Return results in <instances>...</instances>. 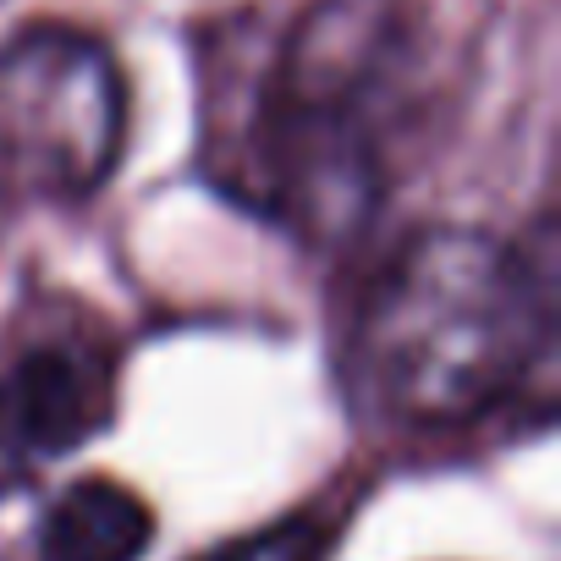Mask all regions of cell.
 Listing matches in <instances>:
<instances>
[{
    "label": "cell",
    "instance_id": "obj_1",
    "mask_svg": "<svg viewBox=\"0 0 561 561\" xmlns=\"http://www.w3.org/2000/svg\"><path fill=\"white\" fill-rule=\"evenodd\" d=\"M545 336V287L512 242L479 226H424L375 280L358 358L391 419L451 430L506 402Z\"/></svg>",
    "mask_w": 561,
    "mask_h": 561
},
{
    "label": "cell",
    "instance_id": "obj_2",
    "mask_svg": "<svg viewBox=\"0 0 561 561\" xmlns=\"http://www.w3.org/2000/svg\"><path fill=\"white\" fill-rule=\"evenodd\" d=\"M127 144L116 56L67 23H34L0 45V176L34 198H89Z\"/></svg>",
    "mask_w": 561,
    "mask_h": 561
},
{
    "label": "cell",
    "instance_id": "obj_3",
    "mask_svg": "<svg viewBox=\"0 0 561 561\" xmlns=\"http://www.w3.org/2000/svg\"><path fill=\"white\" fill-rule=\"evenodd\" d=\"M116 419V353L89 336H45L0 380V451L67 457Z\"/></svg>",
    "mask_w": 561,
    "mask_h": 561
},
{
    "label": "cell",
    "instance_id": "obj_4",
    "mask_svg": "<svg viewBox=\"0 0 561 561\" xmlns=\"http://www.w3.org/2000/svg\"><path fill=\"white\" fill-rule=\"evenodd\" d=\"M149 545V501L105 473L67 484L39 523V561H144Z\"/></svg>",
    "mask_w": 561,
    "mask_h": 561
},
{
    "label": "cell",
    "instance_id": "obj_5",
    "mask_svg": "<svg viewBox=\"0 0 561 561\" xmlns=\"http://www.w3.org/2000/svg\"><path fill=\"white\" fill-rule=\"evenodd\" d=\"M331 539H336L331 517L298 512V517H280L270 528H253L242 539H226L220 550H204L193 561H325Z\"/></svg>",
    "mask_w": 561,
    "mask_h": 561
}]
</instances>
